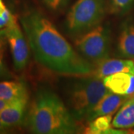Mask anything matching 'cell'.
I'll return each instance as SVG.
<instances>
[{
  "mask_svg": "<svg viewBox=\"0 0 134 134\" xmlns=\"http://www.w3.org/2000/svg\"><path fill=\"white\" fill-rule=\"evenodd\" d=\"M134 73V62L128 60L105 59L97 63L92 76L103 79L117 72Z\"/></svg>",
  "mask_w": 134,
  "mask_h": 134,
  "instance_id": "10",
  "label": "cell"
},
{
  "mask_svg": "<svg viewBox=\"0 0 134 134\" xmlns=\"http://www.w3.org/2000/svg\"><path fill=\"white\" fill-rule=\"evenodd\" d=\"M75 45L79 52L91 62H100L110 56L111 49V32L107 25L97 27L80 35Z\"/></svg>",
  "mask_w": 134,
  "mask_h": 134,
  "instance_id": "5",
  "label": "cell"
},
{
  "mask_svg": "<svg viewBox=\"0 0 134 134\" xmlns=\"http://www.w3.org/2000/svg\"><path fill=\"white\" fill-rule=\"evenodd\" d=\"M118 51L124 58H134V24L125 23L118 40Z\"/></svg>",
  "mask_w": 134,
  "mask_h": 134,
  "instance_id": "13",
  "label": "cell"
},
{
  "mask_svg": "<svg viewBox=\"0 0 134 134\" xmlns=\"http://www.w3.org/2000/svg\"><path fill=\"white\" fill-rule=\"evenodd\" d=\"M10 102V101L4 100V99H2V98H0V112L3 110L4 108H5Z\"/></svg>",
  "mask_w": 134,
  "mask_h": 134,
  "instance_id": "20",
  "label": "cell"
},
{
  "mask_svg": "<svg viewBox=\"0 0 134 134\" xmlns=\"http://www.w3.org/2000/svg\"><path fill=\"white\" fill-rule=\"evenodd\" d=\"M113 114L98 116L95 119L88 121V125L85 128L84 133L87 134L101 133H123L119 130L112 129Z\"/></svg>",
  "mask_w": 134,
  "mask_h": 134,
  "instance_id": "14",
  "label": "cell"
},
{
  "mask_svg": "<svg viewBox=\"0 0 134 134\" xmlns=\"http://www.w3.org/2000/svg\"><path fill=\"white\" fill-rule=\"evenodd\" d=\"M4 29L15 69L16 71H22L29 63L30 46L16 16L12 15L8 24Z\"/></svg>",
  "mask_w": 134,
  "mask_h": 134,
  "instance_id": "6",
  "label": "cell"
},
{
  "mask_svg": "<svg viewBox=\"0 0 134 134\" xmlns=\"http://www.w3.org/2000/svg\"><path fill=\"white\" fill-rule=\"evenodd\" d=\"M105 13L104 0H77L67 15V28L80 36L99 25Z\"/></svg>",
  "mask_w": 134,
  "mask_h": 134,
  "instance_id": "4",
  "label": "cell"
},
{
  "mask_svg": "<svg viewBox=\"0 0 134 134\" xmlns=\"http://www.w3.org/2000/svg\"><path fill=\"white\" fill-rule=\"evenodd\" d=\"M36 60L49 70L63 75L90 76L95 66L72 48L45 16L34 10L20 18Z\"/></svg>",
  "mask_w": 134,
  "mask_h": 134,
  "instance_id": "1",
  "label": "cell"
},
{
  "mask_svg": "<svg viewBox=\"0 0 134 134\" xmlns=\"http://www.w3.org/2000/svg\"><path fill=\"white\" fill-rule=\"evenodd\" d=\"M29 130L37 134H72L78 131L76 120L56 94L40 90L25 118Z\"/></svg>",
  "mask_w": 134,
  "mask_h": 134,
  "instance_id": "2",
  "label": "cell"
},
{
  "mask_svg": "<svg viewBox=\"0 0 134 134\" xmlns=\"http://www.w3.org/2000/svg\"><path fill=\"white\" fill-rule=\"evenodd\" d=\"M10 128H8L6 125L3 123V121L0 119V133H5L8 130H10Z\"/></svg>",
  "mask_w": 134,
  "mask_h": 134,
  "instance_id": "19",
  "label": "cell"
},
{
  "mask_svg": "<svg viewBox=\"0 0 134 134\" xmlns=\"http://www.w3.org/2000/svg\"><path fill=\"white\" fill-rule=\"evenodd\" d=\"M112 126L116 129L134 127V95L121 106L113 119Z\"/></svg>",
  "mask_w": 134,
  "mask_h": 134,
  "instance_id": "12",
  "label": "cell"
},
{
  "mask_svg": "<svg viewBox=\"0 0 134 134\" xmlns=\"http://www.w3.org/2000/svg\"><path fill=\"white\" fill-rule=\"evenodd\" d=\"M29 97L18 98L10 101L0 112V119L11 130L23 125L26 118Z\"/></svg>",
  "mask_w": 134,
  "mask_h": 134,
  "instance_id": "7",
  "label": "cell"
},
{
  "mask_svg": "<svg viewBox=\"0 0 134 134\" xmlns=\"http://www.w3.org/2000/svg\"><path fill=\"white\" fill-rule=\"evenodd\" d=\"M110 92L117 95L132 96L134 95V73L117 72L102 79Z\"/></svg>",
  "mask_w": 134,
  "mask_h": 134,
  "instance_id": "8",
  "label": "cell"
},
{
  "mask_svg": "<svg viewBox=\"0 0 134 134\" xmlns=\"http://www.w3.org/2000/svg\"><path fill=\"white\" fill-rule=\"evenodd\" d=\"M133 133H134V129H133Z\"/></svg>",
  "mask_w": 134,
  "mask_h": 134,
  "instance_id": "21",
  "label": "cell"
},
{
  "mask_svg": "<svg viewBox=\"0 0 134 134\" xmlns=\"http://www.w3.org/2000/svg\"><path fill=\"white\" fill-rule=\"evenodd\" d=\"M12 15L5 6L3 0H0V29H4L8 24Z\"/></svg>",
  "mask_w": 134,
  "mask_h": 134,
  "instance_id": "17",
  "label": "cell"
},
{
  "mask_svg": "<svg viewBox=\"0 0 134 134\" xmlns=\"http://www.w3.org/2000/svg\"><path fill=\"white\" fill-rule=\"evenodd\" d=\"M131 96L117 95L109 92L104 96L88 115L86 121H90L98 116L113 114Z\"/></svg>",
  "mask_w": 134,
  "mask_h": 134,
  "instance_id": "9",
  "label": "cell"
},
{
  "mask_svg": "<svg viewBox=\"0 0 134 134\" xmlns=\"http://www.w3.org/2000/svg\"><path fill=\"white\" fill-rule=\"evenodd\" d=\"M109 92L103 81L95 76L75 83L69 93L70 112L75 119L86 121L96 104Z\"/></svg>",
  "mask_w": 134,
  "mask_h": 134,
  "instance_id": "3",
  "label": "cell"
},
{
  "mask_svg": "<svg viewBox=\"0 0 134 134\" xmlns=\"http://www.w3.org/2000/svg\"><path fill=\"white\" fill-rule=\"evenodd\" d=\"M111 10L115 14H123L132 8L134 0H110Z\"/></svg>",
  "mask_w": 134,
  "mask_h": 134,
  "instance_id": "16",
  "label": "cell"
},
{
  "mask_svg": "<svg viewBox=\"0 0 134 134\" xmlns=\"http://www.w3.org/2000/svg\"><path fill=\"white\" fill-rule=\"evenodd\" d=\"M46 5L52 10H58L66 4L67 0H43Z\"/></svg>",
  "mask_w": 134,
  "mask_h": 134,
  "instance_id": "18",
  "label": "cell"
},
{
  "mask_svg": "<svg viewBox=\"0 0 134 134\" xmlns=\"http://www.w3.org/2000/svg\"><path fill=\"white\" fill-rule=\"evenodd\" d=\"M8 44L5 29H0V81L14 79V75L10 71L5 60V54Z\"/></svg>",
  "mask_w": 134,
  "mask_h": 134,
  "instance_id": "15",
  "label": "cell"
},
{
  "mask_svg": "<svg viewBox=\"0 0 134 134\" xmlns=\"http://www.w3.org/2000/svg\"><path fill=\"white\" fill-rule=\"evenodd\" d=\"M25 97H29V95L23 81L11 79L0 81V98L12 101Z\"/></svg>",
  "mask_w": 134,
  "mask_h": 134,
  "instance_id": "11",
  "label": "cell"
}]
</instances>
